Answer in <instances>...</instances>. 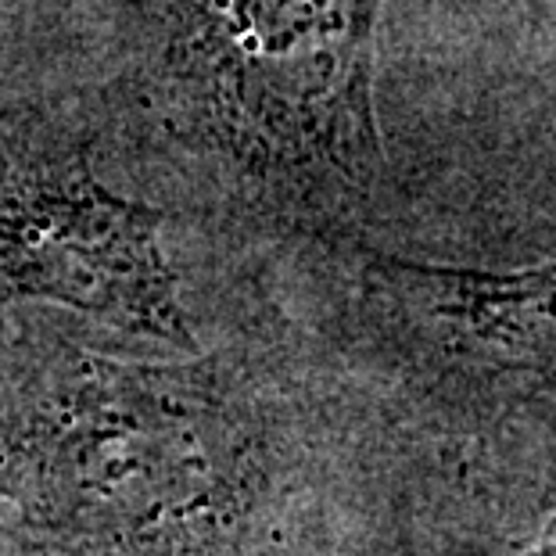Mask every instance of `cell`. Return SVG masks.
Masks as SVG:
<instances>
[{
    "label": "cell",
    "instance_id": "6da1fadb",
    "mask_svg": "<svg viewBox=\"0 0 556 556\" xmlns=\"http://www.w3.org/2000/svg\"><path fill=\"white\" fill-rule=\"evenodd\" d=\"M208 11L219 76L258 137L352 173L381 159L377 0H208Z\"/></svg>",
    "mask_w": 556,
    "mask_h": 556
},
{
    "label": "cell",
    "instance_id": "7a4b0ae2",
    "mask_svg": "<svg viewBox=\"0 0 556 556\" xmlns=\"http://www.w3.org/2000/svg\"><path fill=\"white\" fill-rule=\"evenodd\" d=\"M159 227L155 208L101 191L90 176L26 180L0 198V280L187 345Z\"/></svg>",
    "mask_w": 556,
    "mask_h": 556
},
{
    "label": "cell",
    "instance_id": "3957f363",
    "mask_svg": "<svg viewBox=\"0 0 556 556\" xmlns=\"http://www.w3.org/2000/svg\"><path fill=\"white\" fill-rule=\"evenodd\" d=\"M374 269L402 302L484 356L556 370V263L492 274L374 258Z\"/></svg>",
    "mask_w": 556,
    "mask_h": 556
}]
</instances>
